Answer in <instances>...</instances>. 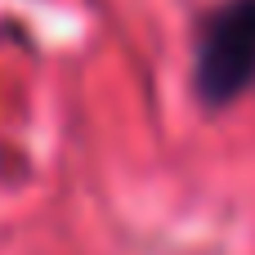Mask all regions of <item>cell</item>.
Instances as JSON below:
<instances>
[{"label": "cell", "instance_id": "obj_1", "mask_svg": "<svg viewBox=\"0 0 255 255\" xmlns=\"http://www.w3.org/2000/svg\"><path fill=\"white\" fill-rule=\"evenodd\" d=\"M255 90V0H224L197 22L193 94L220 112Z\"/></svg>", "mask_w": 255, "mask_h": 255}]
</instances>
